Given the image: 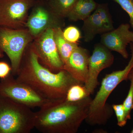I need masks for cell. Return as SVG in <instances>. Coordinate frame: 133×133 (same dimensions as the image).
I'll return each instance as SVG.
<instances>
[{"label":"cell","instance_id":"6da1fadb","mask_svg":"<svg viewBox=\"0 0 133 133\" xmlns=\"http://www.w3.org/2000/svg\"><path fill=\"white\" fill-rule=\"evenodd\" d=\"M17 76L18 81L29 86L49 101L65 98L71 86L83 84L64 70L54 72L44 66L30 44L24 52Z\"/></svg>","mask_w":133,"mask_h":133},{"label":"cell","instance_id":"7a4b0ae2","mask_svg":"<svg viewBox=\"0 0 133 133\" xmlns=\"http://www.w3.org/2000/svg\"><path fill=\"white\" fill-rule=\"evenodd\" d=\"M92 99L50 101L36 112L35 128L43 133H76L88 115Z\"/></svg>","mask_w":133,"mask_h":133},{"label":"cell","instance_id":"3957f363","mask_svg":"<svg viewBox=\"0 0 133 133\" xmlns=\"http://www.w3.org/2000/svg\"><path fill=\"white\" fill-rule=\"evenodd\" d=\"M129 45L131 55L128 64L123 70L106 75L102 79L98 91L91 102L85 120L87 123L91 125H105L113 115L112 105L107 103L108 98L120 83L129 79L133 71V42Z\"/></svg>","mask_w":133,"mask_h":133},{"label":"cell","instance_id":"277c9868","mask_svg":"<svg viewBox=\"0 0 133 133\" xmlns=\"http://www.w3.org/2000/svg\"><path fill=\"white\" fill-rule=\"evenodd\" d=\"M36 112L0 95V133H29L35 128Z\"/></svg>","mask_w":133,"mask_h":133},{"label":"cell","instance_id":"5b68a950","mask_svg":"<svg viewBox=\"0 0 133 133\" xmlns=\"http://www.w3.org/2000/svg\"><path fill=\"white\" fill-rule=\"evenodd\" d=\"M34 39L26 28L0 27V48L9 58L13 76H17L26 48Z\"/></svg>","mask_w":133,"mask_h":133},{"label":"cell","instance_id":"8992f818","mask_svg":"<svg viewBox=\"0 0 133 133\" xmlns=\"http://www.w3.org/2000/svg\"><path fill=\"white\" fill-rule=\"evenodd\" d=\"M12 74L0 82V95L30 108H41L50 101L33 88L14 78Z\"/></svg>","mask_w":133,"mask_h":133},{"label":"cell","instance_id":"52a82bcc","mask_svg":"<svg viewBox=\"0 0 133 133\" xmlns=\"http://www.w3.org/2000/svg\"><path fill=\"white\" fill-rule=\"evenodd\" d=\"M30 45L43 65L54 72L63 70L64 63L55 43L54 29L45 30L35 38Z\"/></svg>","mask_w":133,"mask_h":133},{"label":"cell","instance_id":"ba28073f","mask_svg":"<svg viewBox=\"0 0 133 133\" xmlns=\"http://www.w3.org/2000/svg\"><path fill=\"white\" fill-rule=\"evenodd\" d=\"M36 0H0V27L26 28L29 12Z\"/></svg>","mask_w":133,"mask_h":133},{"label":"cell","instance_id":"9c48e42d","mask_svg":"<svg viewBox=\"0 0 133 133\" xmlns=\"http://www.w3.org/2000/svg\"><path fill=\"white\" fill-rule=\"evenodd\" d=\"M35 3L26 22V28L34 38L49 28H56L64 25V19L55 14L47 4Z\"/></svg>","mask_w":133,"mask_h":133},{"label":"cell","instance_id":"30bf717a","mask_svg":"<svg viewBox=\"0 0 133 133\" xmlns=\"http://www.w3.org/2000/svg\"><path fill=\"white\" fill-rule=\"evenodd\" d=\"M114 56L102 44H95L88 61V73L84 86L88 95L92 94L99 84L98 77L101 72L111 66L114 62Z\"/></svg>","mask_w":133,"mask_h":133},{"label":"cell","instance_id":"8fae6325","mask_svg":"<svg viewBox=\"0 0 133 133\" xmlns=\"http://www.w3.org/2000/svg\"><path fill=\"white\" fill-rule=\"evenodd\" d=\"M83 21L82 30L86 42L93 41L97 35H102L114 29L107 4H98L95 10Z\"/></svg>","mask_w":133,"mask_h":133},{"label":"cell","instance_id":"7c38bea8","mask_svg":"<svg viewBox=\"0 0 133 133\" xmlns=\"http://www.w3.org/2000/svg\"><path fill=\"white\" fill-rule=\"evenodd\" d=\"M128 23H123L117 28L101 35L100 43L111 51H116L127 59V45L133 42V31Z\"/></svg>","mask_w":133,"mask_h":133},{"label":"cell","instance_id":"4fadbf2b","mask_svg":"<svg viewBox=\"0 0 133 133\" xmlns=\"http://www.w3.org/2000/svg\"><path fill=\"white\" fill-rule=\"evenodd\" d=\"M90 56L88 50L78 46L64 64L63 70L77 81L84 84L88 75Z\"/></svg>","mask_w":133,"mask_h":133},{"label":"cell","instance_id":"5bb4252c","mask_svg":"<svg viewBox=\"0 0 133 133\" xmlns=\"http://www.w3.org/2000/svg\"><path fill=\"white\" fill-rule=\"evenodd\" d=\"M97 5L94 0H77L67 17L72 21H84L95 10Z\"/></svg>","mask_w":133,"mask_h":133},{"label":"cell","instance_id":"9a60e30c","mask_svg":"<svg viewBox=\"0 0 133 133\" xmlns=\"http://www.w3.org/2000/svg\"><path fill=\"white\" fill-rule=\"evenodd\" d=\"M54 38L60 58L64 64L76 48L77 43L70 42L64 38L61 27L54 28Z\"/></svg>","mask_w":133,"mask_h":133},{"label":"cell","instance_id":"2e32d148","mask_svg":"<svg viewBox=\"0 0 133 133\" xmlns=\"http://www.w3.org/2000/svg\"><path fill=\"white\" fill-rule=\"evenodd\" d=\"M77 0H48V5L55 14L61 18L67 17Z\"/></svg>","mask_w":133,"mask_h":133},{"label":"cell","instance_id":"e0dca14e","mask_svg":"<svg viewBox=\"0 0 133 133\" xmlns=\"http://www.w3.org/2000/svg\"><path fill=\"white\" fill-rule=\"evenodd\" d=\"M90 96L83 84H77L71 86L66 93L65 98L70 102L81 100Z\"/></svg>","mask_w":133,"mask_h":133},{"label":"cell","instance_id":"ac0fdd59","mask_svg":"<svg viewBox=\"0 0 133 133\" xmlns=\"http://www.w3.org/2000/svg\"><path fill=\"white\" fill-rule=\"evenodd\" d=\"M129 79L131 81L130 88L127 96L122 104L127 120L131 119V112L133 109V71L129 77Z\"/></svg>","mask_w":133,"mask_h":133},{"label":"cell","instance_id":"d6986e66","mask_svg":"<svg viewBox=\"0 0 133 133\" xmlns=\"http://www.w3.org/2000/svg\"><path fill=\"white\" fill-rule=\"evenodd\" d=\"M63 35L67 41L72 43H77L81 37L80 31L75 26L67 27L63 31Z\"/></svg>","mask_w":133,"mask_h":133},{"label":"cell","instance_id":"ffe728a7","mask_svg":"<svg viewBox=\"0 0 133 133\" xmlns=\"http://www.w3.org/2000/svg\"><path fill=\"white\" fill-rule=\"evenodd\" d=\"M112 107L116 114L117 125L121 127H124L128 120L126 118L125 112L123 104H113L112 105Z\"/></svg>","mask_w":133,"mask_h":133},{"label":"cell","instance_id":"44dd1931","mask_svg":"<svg viewBox=\"0 0 133 133\" xmlns=\"http://www.w3.org/2000/svg\"><path fill=\"white\" fill-rule=\"evenodd\" d=\"M119 4L129 17V23L133 29V0H113Z\"/></svg>","mask_w":133,"mask_h":133},{"label":"cell","instance_id":"7402d4cb","mask_svg":"<svg viewBox=\"0 0 133 133\" xmlns=\"http://www.w3.org/2000/svg\"><path fill=\"white\" fill-rule=\"evenodd\" d=\"M12 71V67L6 62H0V79L6 78Z\"/></svg>","mask_w":133,"mask_h":133},{"label":"cell","instance_id":"603a6c76","mask_svg":"<svg viewBox=\"0 0 133 133\" xmlns=\"http://www.w3.org/2000/svg\"><path fill=\"white\" fill-rule=\"evenodd\" d=\"M4 52H3L2 50L0 48V58H2L4 57Z\"/></svg>","mask_w":133,"mask_h":133},{"label":"cell","instance_id":"cb8c5ba5","mask_svg":"<svg viewBox=\"0 0 133 133\" xmlns=\"http://www.w3.org/2000/svg\"><path fill=\"white\" fill-rule=\"evenodd\" d=\"M131 133H133V128L132 129V131H131Z\"/></svg>","mask_w":133,"mask_h":133},{"label":"cell","instance_id":"d4e9b609","mask_svg":"<svg viewBox=\"0 0 133 133\" xmlns=\"http://www.w3.org/2000/svg\"><path fill=\"white\" fill-rule=\"evenodd\" d=\"M39 1H48V0H39Z\"/></svg>","mask_w":133,"mask_h":133}]
</instances>
